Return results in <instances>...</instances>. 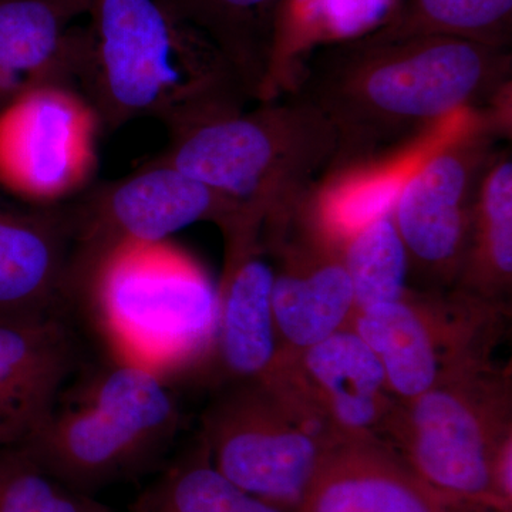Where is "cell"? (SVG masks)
<instances>
[{"instance_id":"17","label":"cell","mask_w":512,"mask_h":512,"mask_svg":"<svg viewBox=\"0 0 512 512\" xmlns=\"http://www.w3.org/2000/svg\"><path fill=\"white\" fill-rule=\"evenodd\" d=\"M174 136L160 160L232 201L261 191L278 160L274 133L254 117L204 116Z\"/></svg>"},{"instance_id":"14","label":"cell","mask_w":512,"mask_h":512,"mask_svg":"<svg viewBox=\"0 0 512 512\" xmlns=\"http://www.w3.org/2000/svg\"><path fill=\"white\" fill-rule=\"evenodd\" d=\"M69 211H22L0 202V316L57 315L74 286Z\"/></svg>"},{"instance_id":"8","label":"cell","mask_w":512,"mask_h":512,"mask_svg":"<svg viewBox=\"0 0 512 512\" xmlns=\"http://www.w3.org/2000/svg\"><path fill=\"white\" fill-rule=\"evenodd\" d=\"M232 200L157 160L120 183L97 191L70 211L76 268L123 242H161L195 222L218 218L229 229L245 220Z\"/></svg>"},{"instance_id":"12","label":"cell","mask_w":512,"mask_h":512,"mask_svg":"<svg viewBox=\"0 0 512 512\" xmlns=\"http://www.w3.org/2000/svg\"><path fill=\"white\" fill-rule=\"evenodd\" d=\"M296 512H450L387 441L372 434L336 441Z\"/></svg>"},{"instance_id":"27","label":"cell","mask_w":512,"mask_h":512,"mask_svg":"<svg viewBox=\"0 0 512 512\" xmlns=\"http://www.w3.org/2000/svg\"><path fill=\"white\" fill-rule=\"evenodd\" d=\"M450 512H497L488 508L474 507V505L450 504Z\"/></svg>"},{"instance_id":"15","label":"cell","mask_w":512,"mask_h":512,"mask_svg":"<svg viewBox=\"0 0 512 512\" xmlns=\"http://www.w3.org/2000/svg\"><path fill=\"white\" fill-rule=\"evenodd\" d=\"M232 232V252L218 295L215 345L222 366L241 383H262L278 360L272 288L275 272L247 241Z\"/></svg>"},{"instance_id":"22","label":"cell","mask_w":512,"mask_h":512,"mask_svg":"<svg viewBox=\"0 0 512 512\" xmlns=\"http://www.w3.org/2000/svg\"><path fill=\"white\" fill-rule=\"evenodd\" d=\"M512 0H407L375 40L447 36L495 47L510 32Z\"/></svg>"},{"instance_id":"20","label":"cell","mask_w":512,"mask_h":512,"mask_svg":"<svg viewBox=\"0 0 512 512\" xmlns=\"http://www.w3.org/2000/svg\"><path fill=\"white\" fill-rule=\"evenodd\" d=\"M403 0H279L272 66L279 69L319 43L356 39L387 25Z\"/></svg>"},{"instance_id":"21","label":"cell","mask_w":512,"mask_h":512,"mask_svg":"<svg viewBox=\"0 0 512 512\" xmlns=\"http://www.w3.org/2000/svg\"><path fill=\"white\" fill-rule=\"evenodd\" d=\"M131 512H285L247 493L212 464L205 447L150 485Z\"/></svg>"},{"instance_id":"24","label":"cell","mask_w":512,"mask_h":512,"mask_svg":"<svg viewBox=\"0 0 512 512\" xmlns=\"http://www.w3.org/2000/svg\"><path fill=\"white\" fill-rule=\"evenodd\" d=\"M355 296V312L406 296L409 254L393 215L357 232L340 252Z\"/></svg>"},{"instance_id":"19","label":"cell","mask_w":512,"mask_h":512,"mask_svg":"<svg viewBox=\"0 0 512 512\" xmlns=\"http://www.w3.org/2000/svg\"><path fill=\"white\" fill-rule=\"evenodd\" d=\"M456 148L424 165L404 188L393 211L407 254L439 272L456 269L466 244L467 168L454 153Z\"/></svg>"},{"instance_id":"18","label":"cell","mask_w":512,"mask_h":512,"mask_svg":"<svg viewBox=\"0 0 512 512\" xmlns=\"http://www.w3.org/2000/svg\"><path fill=\"white\" fill-rule=\"evenodd\" d=\"M272 311L278 342L275 367L295 362L316 343L349 328L355 296L342 258L326 252L289 261L275 274Z\"/></svg>"},{"instance_id":"25","label":"cell","mask_w":512,"mask_h":512,"mask_svg":"<svg viewBox=\"0 0 512 512\" xmlns=\"http://www.w3.org/2000/svg\"><path fill=\"white\" fill-rule=\"evenodd\" d=\"M0 512H111L92 494L50 476L22 448L0 456Z\"/></svg>"},{"instance_id":"10","label":"cell","mask_w":512,"mask_h":512,"mask_svg":"<svg viewBox=\"0 0 512 512\" xmlns=\"http://www.w3.org/2000/svg\"><path fill=\"white\" fill-rule=\"evenodd\" d=\"M272 377L295 387L339 436L372 434L382 439L399 406L379 357L352 328L276 367L266 380Z\"/></svg>"},{"instance_id":"5","label":"cell","mask_w":512,"mask_h":512,"mask_svg":"<svg viewBox=\"0 0 512 512\" xmlns=\"http://www.w3.org/2000/svg\"><path fill=\"white\" fill-rule=\"evenodd\" d=\"M500 302L466 292L450 296L407 293L396 302L355 312V330L386 372L390 392L407 403L448 380L493 365L505 328Z\"/></svg>"},{"instance_id":"11","label":"cell","mask_w":512,"mask_h":512,"mask_svg":"<svg viewBox=\"0 0 512 512\" xmlns=\"http://www.w3.org/2000/svg\"><path fill=\"white\" fill-rule=\"evenodd\" d=\"M73 356L59 315L0 316V448H22L42 429Z\"/></svg>"},{"instance_id":"16","label":"cell","mask_w":512,"mask_h":512,"mask_svg":"<svg viewBox=\"0 0 512 512\" xmlns=\"http://www.w3.org/2000/svg\"><path fill=\"white\" fill-rule=\"evenodd\" d=\"M90 6L92 0H0V111L29 90L77 76L83 36L70 35L67 25Z\"/></svg>"},{"instance_id":"3","label":"cell","mask_w":512,"mask_h":512,"mask_svg":"<svg viewBox=\"0 0 512 512\" xmlns=\"http://www.w3.org/2000/svg\"><path fill=\"white\" fill-rule=\"evenodd\" d=\"M178 410L163 376L120 362L73 409H57L22 447L50 476L92 494L140 470L173 437Z\"/></svg>"},{"instance_id":"2","label":"cell","mask_w":512,"mask_h":512,"mask_svg":"<svg viewBox=\"0 0 512 512\" xmlns=\"http://www.w3.org/2000/svg\"><path fill=\"white\" fill-rule=\"evenodd\" d=\"M120 362L160 376L214 350L218 295L200 265L161 242H123L77 275ZM165 379V377H164Z\"/></svg>"},{"instance_id":"23","label":"cell","mask_w":512,"mask_h":512,"mask_svg":"<svg viewBox=\"0 0 512 512\" xmlns=\"http://www.w3.org/2000/svg\"><path fill=\"white\" fill-rule=\"evenodd\" d=\"M512 275V165H498L484 185L477 247L463 292L500 302ZM501 303V302H500Z\"/></svg>"},{"instance_id":"4","label":"cell","mask_w":512,"mask_h":512,"mask_svg":"<svg viewBox=\"0 0 512 512\" xmlns=\"http://www.w3.org/2000/svg\"><path fill=\"white\" fill-rule=\"evenodd\" d=\"M510 369L493 365L399 403L382 439L448 504L501 511L498 448L512 436Z\"/></svg>"},{"instance_id":"26","label":"cell","mask_w":512,"mask_h":512,"mask_svg":"<svg viewBox=\"0 0 512 512\" xmlns=\"http://www.w3.org/2000/svg\"><path fill=\"white\" fill-rule=\"evenodd\" d=\"M187 18L208 29L224 50H234L237 37L278 8L279 0H174Z\"/></svg>"},{"instance_id":"9","label":"cell","mask_w":512,"mask_h":512,"mask_svg":"<svg viewBox=\"0 0 512 512\" xmlns=\"http://www.w3.org/2000/svg\"><path fill=\"white\" fill-rule=\"evenodd\" d=\"M363 94L397 119L437 120L460 107L495 62L494 47L447 36L373 40Z\"/></svg>"},{"instance_id":"6","label":"cell","mask_w":512,"mask_h":512,"mask_svg":"<svg viewBox=\"0 0 512 512\" xmlns=\"http://www.w3.org/2000/svg\"><path fill=\"white\" fill-rule=\"evenodd\" d=\"M212 464L247 493L296 512L336 441L318 436L259 383L221 397L204 421Z\"/></svg>"},{"instance_id":"1","label":"cell","mask_w":512,"mask_h":512,"mask_svg":"<svg viewBox=\"0 0 512 512\" xmlns=\"http://www.w3.org/2000/svg\"><path fill=\"white\" fill-rule=\"evenodd\" d=\"M77 77L101 123L201 119L217 56L171 0H92Z\"/></svg>"},{"instance_id":"13","label":"cell","mask_w":512,"mask_h":512,"mask_svg":"<svg viewBox=\"0 0 512 512\" xmlns=\"http://www.w3.org/2000/svg\"><path fill=\"white\" fill-rule=\"evenodd\" d=\"M477 127L467 106L431 121L421 136L393 157L333 181L320 194L316 221L330 247L342 248L353 235L380 218L393 215L410 180L434 157L458 146Z\"/></svg>"},{"instance_id":"7","label":"cell","mask_w":512,"mask_h":512,"mask_svg":"<svg viewBox=\"0 0 512 512\" xmlns=\"http://www.w3.org/2000/svg\"><path fill=\"white\" fill-rule=\"evenodd\" d=\"M100 117L64 84L23 93L0 111V184L52 204L83 190L97 163Z\"/></svg>"}]
</instances>
